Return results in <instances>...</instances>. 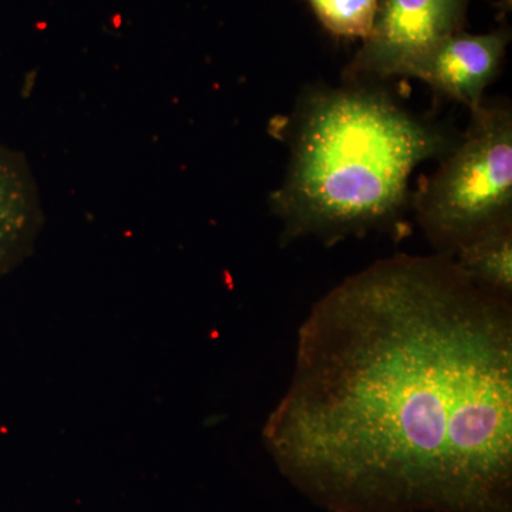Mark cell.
I'll return each instance as SVG.
<instances>
[{"instance_id": "cell-1", "label": "cell", "mask_w": 512, "mask_h": 512, "mask_svg": "<svg viewBox=\"0 0 512 512\" xmlns=\"http://www.w3.org/2000/svg\"><path fill=\"white\" fill-rule=\"evenodd\" d=\"M266 450L329 512H512V302L451 256L394 255L299 329Z\"/></svg>"}, {"instance_id": "cell-2", "label": "cell", "mask_w": 512, "mask_h": 512, "mask_svg": "<svg viewBox=\"0 0 512 512\" xmlns=\"http://www.w3.org/2000/svg\"><path fill=\"white\" fill-rule=\"evenodd\" d=\"M289 164L271 208L282 239L328 244L390 228L412 204L410 175L457 143L372 83L315 87L289 126Z\"/></svg>"}, {"instance_id": "cell-3", "label": "cell", "mask_w": 512, "mask_h": 512, "mask_svg": "<svg viewBox=\"0 0 512 512\" xmlns=\"http://www.w3.org/2000/svg\"><path fill=\"white\" fill-rule=\"evenodd\" d=\"M463 136L412 195L417 222L437 254L453 256L512 222V110L505 101L470 111Z\"/></svg>"}, {"instance_id": "cell-4", "label": "cell", "mask_w": 512, "mask_h": 512, "mask_svg": "<svg viewBox=\"0 0 512 512\" xmlns=\"http://www.w3.org/2000/svg\"><path fill=\"white\" fill-rule=\"evenodd\" d=\"M471 0H380L372 32L345 69L346 82L406 77L431 47L463 32Z\"/></svg>"}, {"instance_id": "cell-5", "label": "cell", "mask_w": 512, "mask_h": 512, "mask_svg": "<svg viewBox=\"0 0 512 512\" xmlns=\"http://www.w3.org/2000/svg\"><path fill=\"white\" fill-rule=\"evenodd\" d=\"M511 42L510 26L470 35L458 32L431 47L407 70L429 84L434 93L474 110L484 101V92L500 73Z\"/></svg>"}, {"instance_id": "cell-6", "label": "cell", "mask_w": 512, "mask_h": 512, "mask_svg": "<svg viewBox=\"0 0 512 512\" xmlns=\"http://www.w3.org/2000/svg\"><path fill=\"white\" fill-rule=\"evenodd\" d=\"M43 222L39 185L28 158L0 141V276L33 254Z\"/></svg>"}, {"instance_id": "cell-7", "label": "cell", "mask_w": 512, "mask_h": 512, "mask_svg": "<svg viewBox=\"0 0 512 512\" xmlns=\"http://www.w3.org/2000/svg\"><path fill=\"white\" fill-rule=\"evenodd\" d=\"M451 258L485 291L511 299L512 222L471 239Z\"/></svg>"}, {"instance_id": "cell-8", "label": "cell", "mask_w": 512, "mask_h": 512, "mask_svg": "<svg viewBox=\"0 0 512 512\" xmlns=\"http://www.w3.org/2000/svg\"><path fill=\"white\" fill-rule=\"evenodd\" d=\"M323 28L340 37L365 40L375 25L380 0H308Z\"/></svg>"}, {"instance_id": "cell-9", "label": "cell", "mask_w": 512, "mask_h": 512, "mask_svg": "<svg viewBox=\"0 0 512 512\" xmlns=\"http://www.w3.org/2000/svg\"><path fill=\"white\" fill-rule=\"evenodd\" d=\"M498 6H500L501 15L507 16L508 13L511 12L512 0H500V3H498Z\"/></svg>"}]
</instances>
